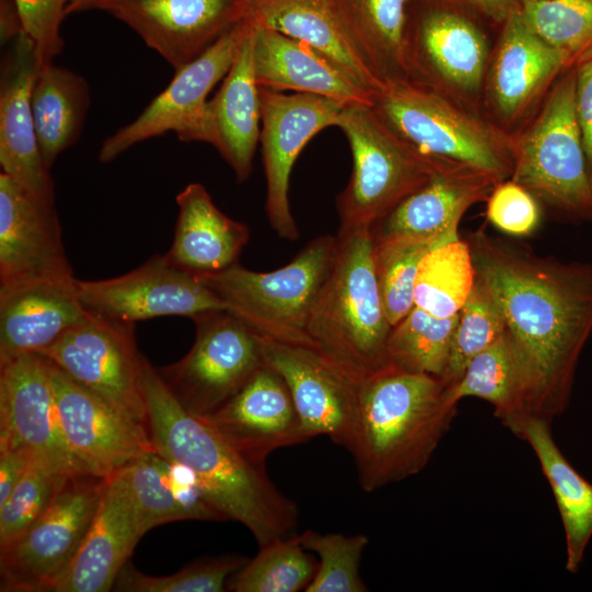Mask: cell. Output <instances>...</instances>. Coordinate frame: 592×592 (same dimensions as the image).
Here are the masks:
<instances>
[{
  "label": "cell",
  "instance_id": "1",
  "mask_svg": "<svg viewBox=\"0 0 592 592\" xmlns=\"http://www.w3.org/2000/svg\"><path fill=\"white\" fill-rule=\"evenodd\" d=\"M466 240L476 276L504 319L523 418L551 422L569 403L578 361L592 332V263L540 257L483 227Z\"/></svg>",
  "mask_w": 592,
  "mask_h": 592
},
{
  "label": "cell",
  "instance_id": "2",
  "mask_svg": "<svg viewBox=\"0 0 592 592\" xmlns=\"http://www.w3.org/2000/svg\"><path fill=\"white\" fill-rule=\"evenodd\" d=\"M141 387L155 452L185 467L223 519L246 526L259 547L295 534L297 505L271 480L265 463L249 458L205 419L184 409L145 356Z\"/></svg>",
  "mask_w": 592,
  "mask_h": 592
},
{
  "label": "cell",
  "instance_id": "3",
  "mask_svg": "<svg viewBox=\"0 0 592 592\" xmlns=\"http://www.w3.org/2000/svg\"><path fill=\"white\" fill-rule=\"evenodd\" d=\"M435 376L392 365L363 379L352 444L361 487L374 491L419 474L456 414Z\"/></svg>",
  "mask_w": 592,
  "mask_h": 592
},
{
  "label": "cell",
  "instance_id": "4",
  "mask_svg": "<svg viewBox=\"0 0 592 592\" xmlns=\"http://www.w3.org/2000/svg\"><path fill=\"white\" fill-rule=\"evenodd\" d=\"M391 328L380 297L369 229H339L333 262L310 314V341L361 383L390 365L387 341Z\"/></svg>",
  "mask_w": 592,
  "mask_h": 592
},
{
  "label": "cell",
  "instance_id": "5",
  "mask_svg": "<svg viewBox=\"0 0 592 592\" xmlns=\"http://www.w3.org/2000/svg\"><path fill=\"white\" fill-rule=\"evenodd\" d=\"M371 106L402 143L441 168L479 172L498 183L512 175V136L481 111L409 81L384 87Z\"/></svg>",
  "mask_w": 592,
  "mask_h": 592
},
{
  "label": "cell",
  "instance_id": "6",
  "mask_svg": "<svg viewBox=\"0 0 592 592\" xmlns=\"http://www.w3.org/2000/svg\"><path fill=\"white\" fill-rule=\"evenodd\" d=\"M574 82L571 67L512 136L510 179L560 217L592 220V184L576 118Z\"/></svg>",
  "mask_w": 592,
  "mask_h": 592
},
{
  "label": "cell",
  "instance_id": "7",
  "mask_svg": "<svg viewBox=\"0 0 592 592\" xmlns=\"http://www.w3.org/2000/svg\"><path fill=\"white\" fill-rule=\"evenodd\" d=\"M335 248L337 236L322 235L277 270L255 272L237 263L198 280L257 334L315 348L307 327Z\"/></svg>",
  "mask_w": 592,
  "mask_h": 592
},
{
  "label": "cell",
  "instance_id": "8",
  "mask_svg": "<svg viewBox=\"0 0 592 592\" xmlns=\"http://www.w3.org/2000/svg\"><path fill=\"white\" fill-rule=\"evenodd\" d=\"M337 127L345 135L353 159L350 180L337 198L339 229H371L444 170L402 143L368 104L345 105Z\"/></svg>",
  "mask_w": 592,
  "mask_h": 592
},
{
  "label": "cell",
  "instance_id": "9",
  "mask_svg": "<svg viewBox=\"0 0 592 592\" xmlns=\"http://www.w3.org/2000/svg\"><path fill=\"white\" fill-rule=\"evenodd\" d=\"M481 21L434 0H412L406 44L408 81L482 112L493 43Z\"/></svg>",
  "mask_w": 592,
  "mask_h": 592
},
{
  "label": "cell",
  "instance_id": "10",
  "mask_svg": "<svg viewBox=\"0 0 592 592\" xmlns=\"http://www.w3.org/2000/svg\"><path fill=\"white\" fill-rule=\"evenodd\" d=\"M109 477L71 476L46 511L0 547L2 592H47L70 565L94 519Z\"/></svg>",
  "mask_w": 592,
  "mask_h": 592
},
{
  "label": "cell",
  "instance_id": "11",
  "mask_svg": "<svg viewBox=\"0 0 592 592\" xmlns=\"http://www.w3.org/2000/svg\"><path fill=\"white\" fill-rule=\"evenodd\" d=\"M195 339L178 362L157 368L189 412L206 417L225 405L263 364L259 334L227 310L191 318Z\"/></svg>",
  "mask_w": 592,
  "mask_h": 592
},
{
  "label": "cell",
  "instance_id": "12",
  "mask_svg": "<svg viewBox=\"0 0 592 592\" xmlns=\"http://www.w3.org/2000/svg\"><path fill=\"white\" fill-rule=\"evenodd\" d=\"M250 26L247 16L177 70L167 88L134 121L103 141L99 160L111 162L134 145L168 132H174L182 141L205 143L207 96L231 68Z\"/></svg>",
  "mask_w": 592,
  "mask_h": 592
},
{
  "label": "cell",
  "instance_id": "13",
  "mask_svg": "<svg viewBox=\"0 0 592 592\" xmlns=\"http://www.w3.org/2000/svg\"><path fill=\"white\" fill-rule=\"evenodd\" d=\"M39 354L76 383L146 425L143 355L137 350L135 323L92 316Z\"/></svg>",
  "mask_w": 592,
  "mask_h": 592
},
{
  "label": "cell",
  "instance_id": "14",
  "mask_svg": "<svg viewBox=\"0 0 592 592\" xmlns=\"http://www.w3.org/2000/svg\"><path fill=\"white\" fill-rule=\"evenodd\" d=\"M570 67L519 11L500 26L487 67L481 110L513 136L534 115L557 79Z\"/></svg>",
  "mask_w": 592,
  "mask_h": 592
},
{
  "label": "cell",
  "instance_id": "15",
  "mask_svg": "<svg viewBox=\"0 0 592 592\" xmlns=\"http://www.w3.org/2000/svg\"><path fill=\"white\" fill-rule=\"evenodd\" d=\"M5 447L23 449L69 476L90 473L66 442L48 360L39 353L0 360V448Z\"/></svg>",
  "mask_w": 592,
  "mask_h": 592
},
{
  "label": "cell",
  "instance_id": "16",
  "mask_svg": "<svg viewBox=\"0 0 592 592\" xmlns=\"http://www.w3.org/2000/svg\"><path fill=\"white\" fill-rule=\"evenodd\" d=\"M260 144L266 182L265 209L271 228L281 238H299L288 201L293 166L319 132L338 125L345 105L309 93L260 88Z\"/></svg>",
  "mask_w": 592,
  "mask_h": 592
},
{
  "label": "cell",
  "instance_id": "17",
  "mask_svg": "<svg viewBox=\"0 0 592 592\" xmlns=\"http://www.w3.org/2000/svg\"><path fill=\"white\" fill-rule=\"evenodd\" d=\"M82 306L92 316L136 323L164 316L192 318L226 310L223 300L195 276L156 254L123 275L95 281L77 280Z\"/></svg>",
  "mask_w": 592,
  "mask_h": 592
},
{
  "label": "cell",
  "instance_id": "18",
  "mask_svg": "<svg viewBox=\"0 0 592 592\" xmlns=\"http://www.w3.org/2000/svg\"><path fill=\"white\" fill-rule=\"evenodd\" d=\"M259 340L263 362L285 382L310 439L327 435L349 451L361 383L315 348Z\"/></svg>",
  "mask_w": 592,
  "mask_h": 592
},
{
  "label": "cell",
  "instance_id": "19",
  "mask_svg": "<svg viewBox=\"0 0 592 592\" xmlns=\"http://www.w3.org/2000/svg\"><path fill=\"white\" fill-rule=\"evenodd\" d=\"M48 365L64 436L90 473L111 477L133 460L155 452L146 425L76 383L49 360Z\"/></svg>",
  "mask_w": 592,
  "mask_h": 592
},
{
  "label": "cell",
  "instance_id": "20",
  "mask_svg": "<svg viewBox=\"0 0 592 592\" xmlns=\"http://www.w3.org/2000/svg\"><path fill=\"white\" fill-rule=\"evenodd\" d=\"M250 0H107L101 8L128 25L175 71L249 13Z\"/></svg>",
  "mask_w": 592,
  "mask_h": 592
},
{
  "label": "cell",
  "instance_id": "21",
  "mask_svg": "<svg viewBox=\"0 0 592 592\" xmlns=\"http://www.w3.org/2000/svg\"><path fill=\"white\" fill-rule=\"evenodd\" d=\"M53 202L0 173V286L29 281L73 282Z\"/></svg>",
  "mask_w": 592,
  "mask_h": 592
},
{
  "label": "cell",
  "instance_id": "22",
  "mask_svg": "<svg viewBox=\"0 0 592 592\" xmlns=\"http://www.w3.org/2000/svg\"><path fill=\"white\" fill-rule=\"evenodd\" d=\"M7 50L0 72V166L15 183L54 203V182L35 132L31 94L39 60L22 31Z\"/></svg>",
  "mask_w": 592,
  "mask_h": 592
},
{
  "label": "cell",
  "instance_id": "23",
  "mask_svg": "<svg viewBox=\"0 0 592 592\" xmlns=\"http://www.w3.org/2000/svg\"><path fill=\"white\" fill-rule=\"evenodd\" d=\"M202 418L259 463L278 448L310 440L285 382L264 362L225 405Z\"/></svg>",
  "mask_w": 592,
  "mask_h": 592
},
{
  "label": "cell",
  "instance_id": "24",
  "mask_svg": "<svg viewBox=\"0 0 592 592\" xmlns=\"http://www.w3.org/2000/svg\"><path fill=\"white\" fill-rule=\"evenodd\" d=\"M123 468L109 482L84 539L47 592H105L144 535Z\"/></svg>",
  "mask_w": 592,
  "mask_h": 592
},
{
  "label": "cell",
  "instance_id": "25",
  "mask_svg": "<svg viewBox=\"0 0 592 592\" xmlns=\"http://www.w3.org/2000/svg\"><path fill=\"white\" fill-rule=\"evenodd\" d=\"M77 280L0 286V360L39 353L92 317L78 297Z\"/></svg>",
  "mask_w": 592,
  "mask_h": 592
},
{
  "label": "cell",
  "instance_id": "26",
  "mask_svg": "<svg viewBox=\"0 0 592 592\" xmlns=\"http://www.w3.org/2000/svg\"><path fill=\"white\" fill-rule=\"evenodd\" d=\"M251 21L254 75L260 88L316 94L343 105L372 104L374 94L357 86L325 55Z\"/></svg>",
  "mask_w": 592,
  "mask_h": 592
},
{
  "label": "cell",
  "instance_id": "27",
  "mask_svg": "<svg viewBox=\"0 0 592 592\" xmlns=\"http://www.w3.org/2000/svg\"><path fill=\"white\" fill-rule=\"evenodd\" d=\"M493 179L465 169L436 171L420 189L374 224L373 241L392 238L458 236V225L473 205L487 201Z\"/></svg>",
  "mask_w": 592,
  "mask_h": 592
},
{
  "label": "cell",
  "instance_id": "28",
  "mask_svg": "<svg viewBox=\"0 0 592 592\" xmlns=\"http://www.w3.org/2000/svg\"><path fill=\"white\" fill-rule=\"evenodd\" d=\"M260 132V87L254 75L251 21L231 68L208 100L205 143L217 149L241 183L252 172Z\"/></svg>",
  "mask_w": 592,
  "mask_h": 592
},
{
  "label": "cell",
  "instance_id": "29",
  "mask_svg": "<svg viewBox=\"0 0 592 592\" xmlns=\"http://www.w3.org/2000/svg\"><path fill=\"white\" fill-rule=\"evenodd\" d=\"M175 201L174 237L164 254L170 263L196 278L239 263L250 238L246 224L224 214L201 183L187 184Z\"/></svg>",
  "mask_w": 592,
  "mask_h": 592
},
{
  "label": "cell",
  "instance_id": "30",
  "mask_svg": "<svg viewBox=\"0 0 592 592\" xmlns=\"http://www.w3.org/2000/svg\"><path fill=\"white\" fill-rule=\"evenodd\" d=\"M248 15L315 48L372 94L384 88L355 53L335 0H250Z\"/></svg>",
  "mask_w": 592,
  "mask_h": 592
},
{
  "label": "cell",
  "instance_id": "31",
  "mask_svg": "<svg viewBox=\"0 0 592 592\" xmlns=\"http://www.w3.org/2000/svg\"><path fill=\"white\" fill-rule=\"evenodd\" d=\"M412 0H335L351 44L383 86L408 81L407 32Z\"/></svg>",
  "mask_w": 592,
  "mask_h": 592
},
{
  "label": "cell",
  "instance_id": "32",
  "mask_svg": "<svg viewBox=\"0 0 592 592\" xmlns=\"http://www.w3.org/2000/svg\"><path fill=\"white\" fill-rule=\"evenodd\" d=\"M510 430L525 440L547 478L562 521L567 559L566 569L577 572L592 537V483L566 459L550 431V422L526 417Z\"/></svg>",
  "mask_w": 592,
  "mask_h": 592
},
{
  "label": "cell",
  "instance_id": "33",
  "mask_svg": "<svg viewBox=\"0 0 592 592\" xmlns=\"http://www.w3.org/2000/svg\"><path fill=\"white\" fill-rule=\"evenodd\" d=\"M144 533L180 520H219L193 475L156 452L123 468Z\"/></svg>",
  "mask_w": 592,
  "mask_h": 592
},
{
  "label": "cell",
  "instance_id": "34",
  "mask_svg": "<svg viewBox=\"0 0 592 592\" xmlns=\"http://www.w3.org/2000/svg\"><path fill=\"white\" fill-rule=\"evenodd\" d=\"M31 104L39 151L50 169L82 133L90 105L89 86L82 76L52 61L38 68Z\"/></svg>",
  "mask_w": 592,
  "mask_h": 592
},
{
  "label": "cell",
  "instance_id": "35",
  "mask_svg": "<svg viewBox=\"0 0 592 592\" xmlns=\"http://www.w3.org/2000/svg\"><path fill=\"white\" fill-rule=\"evenodd\" d=\"M476 281L470 247L459 237L429 251L414 282V306L439 317L457 315Z\"/></svg>",
  "mask_w": 592,
  "mask_h": 592
},
{
  "label": "cell",
  "instance_id": "36",
  "mask_svg": "<svg viewBox=\"0 0 592 592\" xmlns=\"http://www.w3.org/2000/svg\"><path fill=\"white\" fill-rule=\"evenodd\" d=\"M447 394L455 403L465 397L490 402L506 428L524 417L521 382L504 334L468 363L462 378L447 387Z\"/></svg>",
  "mask_w": 592,
  "mask_h": 592
},
{
  "label": "cell",
  "instance_id": "37",
  "mask_svg": "<svg viewBox=\"0 0 592 592\" xmlns=\"http://www.w3.org/2000/svg\"><path fill=\"white\" fill-rule=\"evenodd\" d=\"M457 320L458 314L439 318L414 306L391 328L387 341L389 364L442 378Z\"/></svg>",
  "mask_w": 592,
  "mask_h": 592
},
{
  "label": "cell",
  "instance_id": "38",
  "mask_svg": "<svg viewBox=\"0 0 592 592\" xmlns=\"http://www.w3.org/2000/svg\"><path fill=\"white\" fill-rule=\"evenodd\" d=\"M297 534L260 546L227 583L235 592H297L306 590L318 568Z\"/></svg>",
  "mask_w": 592,
  "mask_h": 592
},
{
  "label": "cell",
  "instance_id": "39",
  "mask_svg": "<svg viewBox=\"0 0 592 592\" xmlns=\"http://www.w3.org/2000/svg\"><path fill=\"white\" fill-rule=\"evenodd\" d=\"M457 238L458 236L403 237L373 241L378 287L385 314L391 327L414 307V282L423 257L433 248Z\"/></svg>",
  "mask_w": 592,
  "mask_h": 592
},
{
  "label": "cell",
  "instance_id": "40",
  "mask_svg": "<svg viewBox=\"0 0 592 592\" xmlns=\"http://www.w3.org/2000/svg\"><path fill=\"white\" fill-rule=\"evenodd\" d=\"M519 12L570 67L592 55V0H519Z\"/></svg>",
  "mask_w": 592,
  "mask_h": 592
},
{
  "label": "cell",
  "instance_id": "41",
  "mask_svg": "<svg viewBox=\"0 0 592 592\" xmlns=\"http://www.w3.org/2000/svg\"><path fill=\"white\" fill-rule=\"evenodd\" d=\"M504 330V319L497 300L476 276L474 287L458 312L447 365L441 378L445 385H455L468 363L496 343Z\"/></svg>",
  "mask_w": 592,
  "mask_h": 592
},
{
  "label": "cell",
  "instance_id": "42",
  "mask_svg": "<svg viewBox=\"0 0 592 592\" xmlns=\"http://www.w3.org/2000/svg\"><path fill=\"white\" fill-rule=\"evenodd\" d=\"M301 546L318 558V568L305 592H364L360 563L368 538L364 534L319 533L297 534Z\"/></svg>",
  "mask_w": 592,
  "mask_h": 592
},
{
  "label": "cell",
  "instance_id": "43",
  "mask_svg": "<svg viewBox=\"0 0 592 592\" xmlns=\"http://www.w3.org/2000/svg\"><path fill=\"white\" fill-rule=\"evenodd\" d=\"M248 560L240 556H221L201 560L163 577L144 574L127 562L121 569L114 587L127 592H223Z\"/></svg>",
  "mask_w": 592,
  "mask_h": 592
},
{
  "label": "cell",
  "instance_id": "44",
  "mask_svg": "<svg viewBox=\"0 0 592 592\" xmlns=\"http://www.w3.org/2000/svg\"><path fill=\"white\" fill-rule=\"evenodd\" d=\"M70 477L32 460L10 497L0 505V547L14 540L35 522Z\"/></svg>",
  "mask_w": 592,
  "mask_h": 592
},
{
  "label": "cell",
  "instance_id": "45",
  "mask_svg": "<svg viewBox=\"0 0 592 592\" xmlns=\"http://www.w3.org/2000/svg\"><path fill=\"white\" fill-rule=\"evenodd\" d=\"M486 202L488 221L504 234L528 236L540 223L538 201L511 179L496 184Z\"/></svg>",
  "mask_w": 592,
  "mask_h": 592
},
{
  "label": "cell",
  "instance_id": "46",
  "mask_svg": "<svg viewBox=\"0 0 592 592\" xmlns=\"http://www.w3.org/2000/svg\"><path fill=\"white\" fill-rule=\"evenodd\" d=\"M72 0H14L23 32L32 39L39 65L53 61L64 47L60 25Z\"/></svg>",
  "mask_w": 592,
  "mask_h": 592
},
{
  "label": "cell",
  "instance_id": "47",
  "mask_svg": "<svg viewBox=\"0 0 592 592\" xmlns=\"http://www.w3.org/2000/svg\"><path fill=\"white\" fill-rule=\"evenodd\" d=\"M574 68V112L592 184V55Z\"/></svg>",
  "mask_w": 592,
  "mask_h": 592
},
{
  "label": "cell",
  "instance_id": "48",
  "mask_svg": "<svg viewBox=\"0 0 592 592\" xmlns=\"http://www.w3.org/2000/svg\"><path fill=\"white\" fill-rule=\"evenodd\" d=\"M468 12L497 26L519 11V0H434Z\"/></svg>",
  "mask_w": 592,
  "mask_h": 592
},
{
  "label": "cell",
  "instance_id": "49",
  "mask_svg": "<svg viewBox=\"0 0 592 592\" xmlns=\"http://www.w3.org/2000/svg\"><path fill=\"white\" fill-rule=\"evenodd\" d=\"M32 460L23 449L0 448V505L10 497Z\"/></svg>",
  "mask_w": 592,
  "mask_h": 592
},
{
  "label": "cell",
  "instance_id": "50",
  "mask_svg": "<svg viewBox=\"0 0 592 592\" xmlns=\"http://www.w3.org/2000/svg\"><path fill=\"white\" fill-rule=\"evenodd\" d=\"M1 41H13L22 31L20 15L14 0H1L0 4Z\"/></svg>",
  "mask_w": 592,
  "mask_h": 592
},
{
  "label": "cell",
  "instance_id": "51",
  "mask_svg": "<svg viewBox=\"0 0 592 592\" xmlns=\"http://www.w3.org/2000/svg\"><path fill=\"white\" fill-rule=\"evenodd\" d=\"M107 0H72L67 7L66 14L88 11L92 9L101 10Z\"/></svg>",
  "mask_w": 592,
  "mask_h": 592
}]
</instances>
